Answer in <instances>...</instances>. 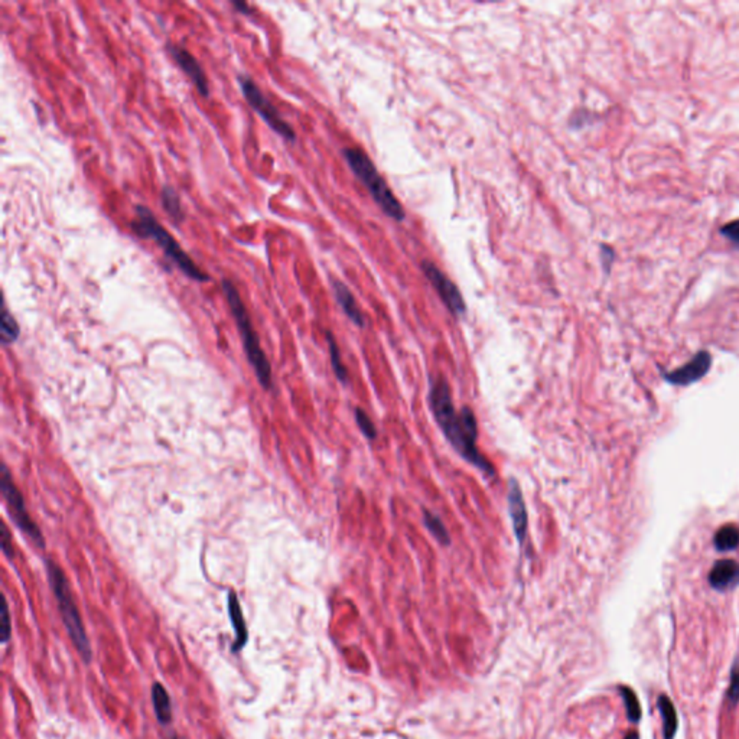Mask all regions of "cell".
<instances>
[{"label":"cell","instance_id":"18","mask_svg":"<svg viewBox=\"0 0 739 739\" xmlns=\"http://www.w3.org/2000/svg\"><path fill=\"white\" fill-rule=\"evenodd\" d=\"M713 543L717 551L721 552L733 551V548L739 546V527L733 524H726L721 527L715 535Z\"/></svg>","mask_w":739,"mask_h":739},{"label":"cell","instance_id":"25","mask_svg":"<svg viewBox=\"0 0 739 739\" xmlns=\"http://www.w3.org/2000/svg\"><path fill=\"white\" fill-rule=\"evenodd\" d=\"M12 625H10V617H9V606L8 601L3 597V608H2V625H0V634H2V643L6 644L10 639Z\"/></svg>","mask_w":739,"mask_h":739},{"label":"cell","instance_id":"27","mask_svg":"<svg viewBox=\"0 0 739 739\" xmlns=\"http://www.w3.org/2000/svg\"><path fill=\"white\" fill-rule=\"evenodd\" d=\"M2 548H3V553L12 559L13 558V544H12V537H10V533H9V529L8 525L3 523L2 524Z\"/></svg>","mask_w":739,"mask_h":739},{"label":"cell","instance_id":"28","mask_svg":"<svg viewBox=\"0 0 739 739\" xmlns=\"http://www.w3.org/2000/svg\"><path fill=\"white\" fill-rule=\"evenodd\" d=\"M612 260H614V251H612V248L608 247V246H602V262H604V266L609 267Z\"/></svg>","mask_w":739,"mask_h":739},{"label":"cell","instance_id":"19","mask_svg":"<svg viewBox=\"0 0 739 739\" xmlns=\"http://www.w3.org/2000/svg\"><path fill=\"white\" fill-rule=\"evenodd\" d=\"M424 524L428 529V532L442 544V546H449L451 544V536L447 529V525L443 524L439 516L429 510H424Z\"/></svg>","mask_w":739,"mask_h":739},{"label":"cell","instance_id":"20","mask_svg":"<svg viewBox=\"0 0 739 739\" xmlns=\"http://www.w3.org/2000/svg\"><path fill=\"white\" fill-rule=\"evenodd\" d=\"M20 335L19 324L16 322L15 316L9 312L6 306H3L2 311V320H0V340H2L3 345L13 344Z\"/></svg>","mask_w":739,"mask_h":739},{"label":"cell","instance_id":"15","mask_svg":"<svg viewBox=\"0 0 739 739\" xmlns=\"http://www.w3.org/2000/svg\"><path fill=\"white\" fill-rule=\"evenodd\" d=\"M152 702H154V709H155L159 724L162 725L171 724L172 722L171 698H169L166 689L161 683H154L152 686Z\"/></svg>","mask_w":739,"mask_h":739},{"label":"cell","instance_id":"11","mask_svg":"<svg viewBox=\"0 0 739 739\" xmlns=\"http://www.w3.org/2000/svg\"><path fill=\"white\" fill-rule=\"evenodd\" d=\"M507 501H509V513L512 517L516 539L520 544H523L525 539V533H527L529 517H527L525 502H524L521 488H520L517 479L514 478H512L509 482V494H507Z\"/></svg>","mask_w":739,"mask_h":739},{"label":"cell","instance_id":"29","mask_svg":"<svg viewBox=\"0 0 739 739\" xmlns=\"http://www.w3.org/2000/svg\"><path fill=\"white\" fill-rule=\"evenodd\" d=\"M231 5H233L240 13H244V15H250L251 13V8L248 6V3L243 2V0H233V2H231Z\"/></svg>","mask_w":739,"mask_h":739},{"label":"cell","instance_id":"31","mask_svg":"<svg viewBox=\"0 0 739 739\" xmlns=\"http://www.w3.org/2000/svg\"><path fill=\"white\" fill-rule=\"evenodd\" d=\"M171 739H177V738H175V736H172V738H171Z\"/></svg>","mask_w":739,"mask_h":739},{"label":"cell","instance_id":"22","mask_svg":"<svg viewBox=\"0 0 739 739\" xmlns=\"http://www.w3.org/2000/svg\"><path fill=\"white\" fill-rule=\"evenodd\" d=\"M620 692H621V696H622L624 703H625L628 719L632 724L640 722V719H641V706H640L639 698L636 696L634 690L627 687V686H620Z\"/></svg>","mask_w":739,"mask_h":739},{"label":"cell","instance_id":"4","mask_svg":"<svg viewBox=\"0 0 739 739\" xmlns=\"http://www.w3.org/2000/svg\"><path fill=\"white\" fill-rule=\"evenodd\" d=\"M221 286H223V292L225 294V299L228 302V306L231 309V313H233L234 320H236V324H237V328L240 331V335H241V340H243V348H244V352H246V357L247 360L250 363V366L253 367V370H255L256 373V377L259 380V383L262 385V387L264 390H270L271 386H273V380H271V367H270V363L267 360V357L260 345V340L259 336L255 331V328H253V324H251V320H250V315L247 312V308L240 297V293L237 290V288L234 286V283L228 281V279H224L221 282Z\"/></svg>","mask_w":739,"mask_h":739},{"label":"cell","instance_id":"5","mask_svg":"<svg viewBox=\"0 0 739 739\" xmlns=\"http://www.w3.org/2000/svg\"><path fill=\"white\" fill-rule=\"evenodd\" d=\"M344 158L355 177L366 185L380 208L393 220L403 221L406 214L402 204L394 197L385 178L378 174L368 155L360 149H344Z\"/></svg>","mask_w":739,"mask_h":739},{"label":"cell","instance_id":"26","mask_svg":"<svg viewBox=\"0 0 739 739\" xmlns=\"http://www.w3.org/2000/svg\"><path fill=\"white\" fill-rule=\"evenodd\" d=\"M721 233L728 237L731 241H733L735 244L739 246V220H735L732 223H728L726 225L722 227Z\"/></svg>","mask_w":739,"mask_h":739},{"label":"cell","instance_id":"8","mask_svg":"<svg viewBox=\"0 0 739 739\" xmlns=\"http://www.w3.org/2000/svg\"><path fill=\"white\" fill-rule=\"evenodd\" d=\"M421 270H424L425 276L432 283V286L435 288L436 293L439 294V298L442 299L443 304H445V306L449 309V312L452 315L461 316V315L465 313V311H467L465 301H463L462 294H461L459 289L456 288V285L447 276V274H443L431 262L421 263Z\"/></svg>","mask_w":739,"mask_h":739},{"label":"cell","instance_id":"10","mask_svg":"<svg viewBox=\"0 0 739 739\" xmlns=\"http://www.w3.org/2000/svg\"><path fill=\"white\" fill-rule=\"evenodd\" d=\"M712 364V357L708 351H701L696 354L692 360L671 373L666 374V380L675 386H689L701 380L709 371Z\"/></svg>","mask_w":739,"mask_h":739},{"label":"cell","instance_id":"17","mask_svg":"<svg viewBox=\"0 0 739 739\" xmlns=\"http://www.w3.org/2000/svg\"><path fill=\"white\" fill-rule=\"evenodd\" d=\"M161 202L163 205V209L166 211V214L171 217L175 223L179 224L181 221H184L185 214H184V209H182V205H181V198H179L178 193L175 191L172 186L165 185L162 188Z\"/></svg>","mask_w":739,"mask_h":739},{"label":"cell","instance_id":"30","mask_svg":"<svg viewBox=\"0 0 739 739\" xmlns=\"http://www.w3.org/2000/svg\"><path fill=\"white\" fill-rule=\"evenodd\" d=\"M624 739H639V733L636 731H631L627 733V736Z\"/></svg>","mask_w":739,"mask_h":739},{"label":"cell","instance_id":"21","mask_svg":"<svg viewBox=\"0 0 739 739\" xmlns=\"http://www.w3.org/2000/svg\"><path fill=\"white\" fill-rule=\"evenodd\" d=\"M327 338H328V345H329V355H331L332 370H334L336 378L340 380L341 383L348 385L350 377H348V371H347V368H345L344 364H343L341 352H340V350H338V345H336V343H335V340H334V336H332L331 332H327Z\"/></svg>","mask_w":739,"mask_h":739},{"label":"cell","instance_id":"2","mask_svg":"<svg viewBox=\"0 0 739 739\" xmlns=\"http://www.w3.org/2000/svg\"><path fill=\"white\" fill-rule=\"evenodd\" d=\"M137 218L130 223L133 233L140 239H149L156 241V244L163 250L165 256L171 260L177 267L186 274L189 279L197 282H208L209 274L201 270L197 263L189 257L182 250L179 243L171 236V233L156 220L152 211L144 205L136 207Z\"/></svg>","mask_w":739,"mask_h":739},{"label":"cell","instance_id":"12","mask_svg":"<svg viewBox=\"0 0 739 739\" xmlns=\"http://www.w3.org/2000/svg\"><path fill=\"white\" fill-rule=\"evenodd\" d=\"M709 583L721 592L736 588L739 585V563L732 559L716 562L709 574Z\"/></svg>","mask_w":739,"mask_h":739},{"label":"cell","instance_id":"16","mask_svg":"<svg viewBox=\"0 0 739 739\" xmlns=\"http://www.w3.org/2000/svg\"><path fill=\"white\" fill-rule=\"evenodd\" d=\"M657 708H659V712L662 715L664 739H673L675 732H678V728H679L678 713H675L674 705H673V702L670 701V698H667L666 694H660L659 699H657Z\"/></svg>","mask_w":739,"mask_h":739},{"label":"cell","instance_id":"14","mask_svg":"<svg viewBox=\"0 0 739 739\" xmlns=\"http://www.w3.org/2000/svg\"><path fill=\"white\" fill-rule=\"evenodd\" d=\"M332 286H334L335 298H336L338 304H340V306L343 308V311L345 312V315L357 327L363 328L366 325L364 315H363L360 306H358V304L355 302V298H354V294L351 293V290L340 281H334Z\"/></svg>","mask_w":739,"mask_h":739},{"label":"cell","instance_id":"1","mask_svg":"<svg viewBox=\"0 0 739 739\" xmlns=\"http://www.w3.org/2000/svg\"><path fill=\"white\" fill-rule=\"evenodd\" d=\"M429 405L436 424L454 449L463 459L472 463L477 470L494 477L495 471L491 462L477 448L478 424L474 412L470 408L456 410L449 385L443 377H435L431 380Z\"/></svg>","mask_w":739,"mask_h":739},{"label":"cell","instance_id":"9","mask_svg":"<svg viewBox=\"0 0 739 739\" xmlns=\"http://www.w3.org/2000/svg\"><path fill=\"white\" fill-rule=\"evenodd\" d=\"M167 50H169V52H171V55L175 59L177 64L181 67V70L189 78H191V81L194 82V86L197 87L200 94L202 97H208L209 96L208 78H207V74L202 70L201 64L198 62V59L191 52H189L188 50H185V48H182L179 45H175V44H169Z\"/></svg>","mask_w":739,"mask_h":739},{"label":"cell","instance_id":"24","mask_svg":"<svg viewBox=\"0 0 739 739\" xmlns=\"http://www.w3.org/2000/svg\"><path fill=\"white\" fill-rule=\"evenodd\" d=\"M731 706H736L739 702V666H733L731 670V685L726 693Z\"/></svg>","mask_w":739,"mask_h":739},{"label":"cell","instance_id":"13","mask_svg":"<svg viewBox=\"0 0 739 739\" xmlns=\"http://www.w3.org/2000/svg\"><path fill=\"white\" fill-rule=\"evenodd\" d=\"M228 612H230L231 624H233V628H234V632H236V640H234L233 644H231V651L239 652L247 644L248 631H247V627H246V621H244V615H243L240 601H239L237 594L234 592V590H230V592H228Z\"/></svg>","mask_w":739,"mask_h":739},{"label":"cell","instance_id":"7","mask_svg":"<svg viewBox=\"0 0 739 739\" xmlns=\"http://www.w3.org/2000/svg\"><path fill=\"white\" fill-rule=\"evenodd\" d=\"M239 84L247 103L251 105V109L260 114V117L269 124V128L279 133L286 140H294L297 135H294L290 124L279 116L278 110L274 109L273 104L266 98L257 84L244 74L239 75Z\"/></svg>","mask_w":739,"mask_h":739},{"label":"cell","instance_id":"3","mask_svg":"<svg viewBox=\"0 0 739 739\" xmlns=\"http://www.w3.org/2000/svg\"><path fill=\"white\" fill-rule=\"evenodd\" d=\"M45 566H47L48 581H50L52 592L55 595L59 614H61L62 621H64L66 629L68 632L73 644L75 645L77 651L80 652V656L89 664L93 659V650H91L90 640L87 637L86 628H84L80 611L74 601L68 579L64 571L61 569V566L57 562H54L51 558L45 559Z\"/></svg>","mask_w":739,"mask_h":739},{"label":"cell","instance_id":"23","mask_svg":"<svg viewBox=\"0 0 739 739\" xmlns=\"http://www.w3.org/2000/svg\"><path fill=\"white\" fill-rule=\"evenodd\" d=\"M355 421H357V426L360 428L361 433L367 438V439H375L377 436V429L373 424V420L368 417V415L363 410V409H355Z\"/></svg>","mask_w":739,"mask_h":739},{"label":"cell","instance_id":"6","mask_svg":"<svg viewBox=\"0 0 739 739\" xmlns=\"http://www.w3.org/2000/svg\"><path fill=\"white\" fill-rule=\"evenodd\" d=\"M0 490H2V495L10 510V517L13 523L19 527V530L24 532L32 540V543H35L39 548H44L45 539L44 536H42V532L38 527V524L29 516L22 493H20L19 488L16 487V484L13 482V478L10 475V471L8 470L6 465L2 467V475H0Z\"/></svg>","mask_w":739,"mask_h":739}]
</instances>
